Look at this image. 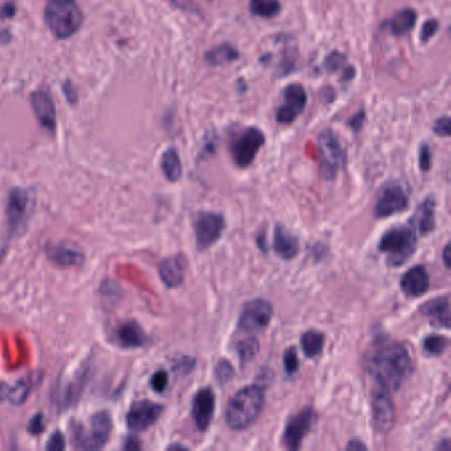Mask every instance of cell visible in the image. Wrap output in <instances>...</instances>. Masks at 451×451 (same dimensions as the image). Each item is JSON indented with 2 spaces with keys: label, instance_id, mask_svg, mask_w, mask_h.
I'll return each mask as SVG.
<instances>
[{
  "label": "cell",
  "instance_id": "obj_28",
  "mask_svg": "<svg viewBox=\"0 0 451 451\" xmlns=\"http://www.w3.org/2000/svg\"><path fill=\"white\" fill-rule=\"evenodd\" d=\"M239 57L240 52L235 46H232L230 44H221L205 53V61L212 67H217L223 64H230Z\"/></svg>",
  "mask_w": 451,
  "mask_h": 451
},
{
  "label": "cell",
  "instance_id": "obj_18",
  "mask_svg": "<svg viewBox=\"0 0 451 451\" xmlns=\"http://www.w3.org/2000/svg\"><path fill=\"white\" fill-rule=\"evenodd\" d=\"M31 103H32V109L36 114L39 122L42 124V126L45 127L49 131H55V128H56V109H55V103L52 101V97L46 92L39 90V92L32 93Z\"/></svg>",
  "mask_w": 451,
  "mask_h": 451
},
{
  "label": "cell",
  "instance_id": "obj_39",
  "mask_svg": "<svg viewBox=\"0 0 451 451\" xmlns=\"http://www.w3.org/2000/svg\"><path fill=\"white\" fill-rule=\"evenodd\" d=\"M438 29H439L438 20H436V19L426 20L423 23V28H421V42H427L430 39H433L436 36Z\"/></svg>",
  "mask_w": 451,
  "mask_h": 451
},
{
  "label": "cell",
  "instance_id": "obj_20",
  "mask_svg": "<svg viewBox=\"0 0 451 451\" xmlns=\"http://www.w3.org/2000/svg\"><path fill=\"white\" fill-rule=\"evenodd\" d=\"M430 287V277L423 266L409 269L401 278V290L410 298L421 296Z\"/></svg>",
  "mask_w": 451,
  "mask_h": 451
},
{
  "label": "cell",
  "instance_id": "obj_16",
  "mask_svg": "<svg viewBox=\"0 0 451 451\" xmlns=\"http://www.w3.org/2000/svg\"><path fill=\"white\" fill-rule=\"evenodd\" d=\"M216 407V395L211 388H203L192 400V417L200 432H207L211 426Z\"/></svg>",
  "mask_w": 451,
  "mask_h": 451
},
{
  "label": "cell",
  "instance_id": "obj_26",
  "mask_svg": "<svg viewBox=\"0 0 451 451\" xmlns=\"http://www.w3.org/2000/svg\"><path fill=\"white\" fill-rule=\"evenodd\" d=\"M33 385L35 384H33V379L32 377L17 381V382H15V384L10 385V386H6L4 385L3 388H0L1 398L10 401L11 404H15V405L23 404L27 400L29 393L32 392Z\"/></svg>",
  "mask_w": 451,
  "mask_h": 451
},
{
  "label": "cell",
  "instance_id": "obj_37",
  "mask_svg": "<svg viewBox=\"0 0 451 451\" xmlns=\"http://www.w3.org/2000/svg\"><path fill=\"white\" fill-rule=\"evenodd\" d=\"M167 384H169V375H167L166 371L160 369V371H158V372H155L153 375V377H151V386H153V389L155 392H158V393L164 392L166 388H167Z\"/></svg>",
  "mask_w": 451,
  "mask_h": 451
},
{
  "label": "cell",
  "instance_id": "obj_10",
  "mask_svg": "<svg viewBox=\"0 0 451 451\" xmlns=\"http://www.w3.org/2000/svg\"><path fill=\"white\" fill-rule=\"evenodd\" d=\"M273 318V306L266 299H253L245 303L239 319V328L253 334L268 327Z\"/></svg>",
  "mask_w": 451,
  "mask_h": 451
},
{
  "label": "cell",
  "instance_id": "obj_13",
  "mask_svg": "<svg viewBox=\"0 0 451 451\" xmlns=\"http://www.w3.org/2000/svg\"><path fill=\"white\" fill-rule=\"evenodd\" d=\"M372 414L375 426L380 433H389L395 426V404L389 392L379 386L372 395Z\"/></svg>",
  "mask_w": 451,
  "mask_h": 451
},
{
  "label": "cell",
  "instance_id": "obj_25",
  "mask_svg": "<svg viewBox=\"0 0 451 451\" xmlns=\"http://www.w3.org/2000/svg\"><path fill=\"white\" fill-rule=\"evenodd\" d=\"M46 254L53 264L62 268H76L85 262L84 253L67 246H52L46 250Z\"/></svg>",
  "mask_w": 451,
  "mask_h": 451
},
{
  "label": "cell",
  "instance_id": "obj_51",
  "mask_svg": "<svg viewBox=\"0 0 451 451\" xmlns=\"http://www.w3.org/2000/svg\"><path fill=\"white\" fill-rule=\"evenodd\" d=\"M169 450H171V449H183V450H188L187 448H184V446H180V445H173V446H169Z\"/></svg>",
  "mask_w": 451,
  "mask_h": 451
},
{
  "label": "cell",
  "instance_id": "obj_48",
  "mask_svg": "<svg viewBox=\"0 0 451 451\" xmlns=\"http://www.w3.org/2000/svg\"><path fill=\"white\" fill-rule=\"evenodd\" d=\"M355 74H356V71H355L353 67H346L343 77H341V81H351L355 77Z\"/></svg>",
  "mask_w": 451,
  "mask_h": 451
},
{
  "label": "cell",
  "instance_id": "obj_1",
  "mask_svg": "<svg viewBox=\"0 0 451 451\" xmlns=\"http://www.w3.org/2000/svg\"><path fill=\"white\" fill-rule=\"evenodd\" d=\"M366 367L377 386L388 392L401 388L411 373L413 363L408 350L389 339L377 340L366 356Z\"/></svg>",
  "mask_w": 451,
  "mask_h": 451
},
{
  "label": "cell",
  "instance_id": "obj_43",
  "mask_svg": "<svg viewBox=\"0 0 451 451\" xmlns=\"http://www.w3.org/2000/svg\"><path fill=\"white\" fill-rule=\"evenodd\" d=\"M171 4H173L175 7L183 10L185 12H194V14H198V7L195 4L194 0H169Z\"/></svg>",
  "mask_w": 451,
  "mask_h": 451
},
{
  "label": "cell",
  "instance_id": "obj_38",
  "mask_svg": "<svg viewBox=\"0 0 451 451\" xmlns=\"http://www.w3.org/2000/svg\"><path fill=\"white\" fill-rule=\"evenodd\" d=\"M418 163H420V169H423V172H427L432 169V148L427 143H423L420 147Z\"/></svg>",
  "mask_w": 451,
  "mask_h": 451
},
{
  "label": "cell",
  "instance_id": "obj_49",
  "mask_svg": "<svg viewBox=\"0 0 451 451\" xmlns=\"http://www.w3.org/2000/svg\"><path fill=\"white\" fill-rule=\"evenodd\" d=\"M450 244H448L443 249V262H445V266L448 269H450Z\"/></svg>",
  "mask_w": 451,
  "mask_h": 451
},
{
  "label": "cell",
  "instance_id": "obj_12",
  "mask_svg": "<svg viewBox=\"0 0 451 451\" xmlns=\"http://www.w3.org/2000/svg\"><path fill=\"white\" fill-rule=\"evenodd\" d=\"M316 421V413L311 408L300 410L293 416L284 427L283 433V446L289 450H298L303 439L312 429V425Z\"/></svg>",
  "mask_w": 451,
  "mask_h": 451
},
{
  "label": "cell",
  "instance_id": "obj_21",
  "mask_svg": "<svg viewBox=\"0 0 451 451\" xmlns=\"http://www.w3.org/2000/svg\"><path fill=\"white\" fill-rule=\"evenodd\" d=\"M273 249L280 258L290 261L299 253V241L287 228L277 226L274 229Z\"/></svg>",
  "mask_w": 451,
  "mask_h": 451
},
{
  "label": "cell",
  "instance_id": "obj_5",
  "mask_svg": "<svg viewBox=\"0 0 451 451\" xmlns=\"http://www.w3.org/2000/svg\"><path fill=\"white\" fill-rule=\"evenodd\" d=\"M321 169L327 180H334L347 163L346 150L331 130H325L319 135Z\"/></svg>",
  "mask_w": 451,
  "mask_h": 451
},
{
  "label": "cell",
  "instance_id": "obj_47",
  "mask_svg": "<svg viewBox=\"0 0 451 451\" xmlns=\"http://www.w3.org/2000/svg\"><path fill=\"white\" fill-rule=\"evenodd\" d=\"M347 450H367V446L357 439H353L347 445Z\"/></svg>",
  "mask_w": 451,
  "mask_h": 451
},
{
  "label": "cell",
  "instance_id": "obj_2",
  "mask_svg": "<svg viewBox=\"0 0 451 451\" xmlns=\"http://www.w3.org/2000/svg\"><path fill=\"white\" fill-rule=\"evenodd\" d=\"M265 405V388L249 385L232 397L226 411V425L233 430H245L253 425Z\"/></svg>",
  "mask_w": 451,
  "mask_h": 451
},
{
  "label": "cell",
  "instance_id": "obj_34",
  "mask_svg": "<svg viewBox=\"0 0 451 451\" xmlns=\"http://www.w3.org/2000/svg\"><path fill=\"white\" fill-rule=\"evenodd\" d=\"M216 379L220 384H226L228 381L232 380L233 375H235V369L230 366L229 361L226 360H220L216 366Z\"/></svg>",
  "mask_w": 451,
  "mask_h": 451
},
{
  "label": "cell",
  "instance_id": "obj_22",
  "mask_svg": "<svg viewBox=\"0 0 451 451\" xmlns=\"http://www.w3.org/2000/svg\"><path fill=\"white\" fill-rule=\"evenodd\" d=\"M184 271L185 262L182 255H172L159 264V275L169 289L179 287L184 282Z\"/></svg>",
  "mask_w": 451,
  "mask_h": 451
},
{
  "label": "cell",
  "instance_id": "obj_4",
  "mask_svg": "<svg viewBox=\"0 0 451 451\" xmlns=\"http://www.w3.org/2000/svg\"><path fill=\"white\" fill-rule=\"evenodd\" d=\"M44 16L48 28L57 39H69L84 22L83 11L74 0H49Z\"/></svg>",
  "mask_w": 451,
  "mask_h": 451
},
{
  "label": "cell",
  "instance_id": "obj_40",
  "mask_svg": "<svg viewBox=\"0 0 451 451\" xmlns=\"http://www.w3.org/2000/svg\"><path fill=\"white\" fill-rule=\"evenodd\" d=\"M46 450L52 451H61L65 449V437L62 436V433L60 432H56L55 434H52L46 446H45Z\"/></svg>",
  "mask_w": 451,
  "mask_h": 451
},
{
  "label": "cell",
  "instance_id": "obj_42",
  "mask_svg": "<svg viewBox=\"0 0 451 451\" xmlns=\"http://www.w3.org/2000/svg\"><path fill=\"white\" fill-rule=\"evenodd\" d=\"M45 429V423H44V417L42 414H36L28 425V432L33 436H39L42 434Z\"/></svg>",
  "mask_w": 451,
  "mask_h": 451
},
{
  "label": "cell",
  "instance_id": "obj_24",
  "mask_svg": "<svg viewBox=\"0 0 451 451\" xmlns=\"http://www.w3.org/2000/svg\"><path fill=\"white\" fill-rule=\"evenodd\" d=\"M117 338L121 346L126 348H138L147 343L146 332L137 322H126L117 331Z\"/></svg>",
  "mask_w": 451,
  "mask_h": 451
},
{
  "label": "cell",
  "instance_id": "obj_17",
  "mask_svg": "<svg viewBox=\"0 0 451 451\" xmlns=\"http://www.w3.org/2000/svg\"><path fill=\"white\" fill-rule=\"evenodd\" d=\"M420 312L433 325L449 330L451 325L450 299L449 296H439L426 302Z\"/></svg>",
  "mask_w": 451,
  "mask_h": 451
},
{
  "label": "cell",
  "instance_id": "obj_35",
  "mask_svg": "<svg viewBox=\"0 0 451 451\" xmlns=\"http://www.w3.org/2000/svg\"><path fill=\"white\" fill-rule=\"evenodd\" d=\"M283 364H284V369L289 375H293L298 371L299 367V360H298V355H296V347H290L284 351L283 355Z\"/></svg>",
  "mask_w": 451,
  "mask_h": 451
},
{
  "label": "cell",
  "instance_id": "obj_31",
  "mask_svg": "<svg viewBox=\"0 0 451 451\" xmlns=\"http://www.w3.org/2000/svg\"><path fill=\"white\" fill-rule=\"evenodd\" d=\"M237 353L240 357L241 364H246L252 361L257 353L259 352V343L258 339L250 337V338L244 339L237 344Z\"/></svg>",
  "mask_w": 451,
  "mask_h": 451
},
{
  "label": "cell",
  "instance_id": "obj_19",
  "mask_svg": "<svg viewBox=\"0 0 451 451\" xmlns=\"http://www.w3.org/2000/svg\"><path fill=\"white\" fill-rule=\"evenodd\" d=\"M410 226L421 236L430 235L436 228V200L427 196L414 212Z\"/></svg>",
  "mask_w": 451,
  "mask_h": 451
},
{
  "label": "cell",
  "instance_id": "obj_45",
  "mask_svg": "<svg viewBox=\"0 0 451 451\" xmlns=\"http://www.w3.org/2000/svg\"><path fill=\"white\" fill-rule=\"evenodd\" d=\"M15 11H16V8H15L14 3H6L0 10V16L1 17H12Z\"/></svg>",
  "mask_w": 451,
  "mask_h": 451
},
{
  "label": "cell",
  "instance_id": "obj_44",
  "mask_svg": "<svg viewBox=\"0 0 451 451\" xmlns=\"http://www.w3.org/2000/svg\"><path fill=\"white\" fill-rule=\"evenodd\" d=\"M64 93H65L67 99H69L71 103H74L77 101V90L69 81L64 84Z\"/></svg>",
  "mask_w": 451,
  "mask_h": 451
},
{
  "label": "cell",
  "instance_id": "obj_3",
  "mask_svg": "<svg viewBox=\"0 0 451 451\" xmlns=\"http://www.w3.org/2000/svg\"><path fill=\"white\" fill-rule=\"evenodd\" d=\"M417 242V232L413 226H393L382 235L379 250L385 255L391 268H400L416 253Z\"/></svg>",
  "mask_w": 451,
  "mask_h": 451
},
{
  "label": "cell",
  "instance_id": "obj_14",
  "mask_svg": "<svg viewBox=\"0 0 451 451\" xmlns=\"http://www.w3.org/2000/svg\"><path fill=\"white\" fill-rule=\"evenodd\" d=\"M163 405L155 404L148 400L138 401L131 405V408L127 413V426L131 430L135 432H143L153 426L163 413Z\"/></svg>",
  "mask_w": 451,
  "mask_h": 451
},
{
  "label": "cell",
  "instance_id": "obj_41",
  "mask_svg": "<svg viewBox=\"0 0 451 451\" xmlns=\"http://www.w3.org/2000/svg\"><path fill=\"white\" fill-rule=\"evenodd\" d=\"M366 119H367L366 110H360V112L355 114L352 118L348 121V126L351 127L355 133H359L364 127Z\"/></svg>",
  "mask_w": 451,
  "mask_h": 451
},
{
  "label": "cell",
  "instance_id": "obj_46",
  "mask_svg": "<svg viewBox=\"0 0 451 451\" xmlns=\"http://www.w3.org/2000/svg\"><path fill=\"white\" fill-rule=\"evenodd\" d=\"M126 450H139L141 449V443L137 438H127L124 446Z\"/></svg>",
  "mask_w": 451,
  "mask_h": 451
},
{
  "label": "cell",
  "instance_id": "obj_50",
  "mask_svg": "<svg viewBox=\"0 0 451 451\" xmlns=\"http://www.w3.org/2000/svg\"><path fill=\"white\" fill-rule=\"evenodd\" d=\"M436 449H441V450H445V451H449L450 450V442H449V439H445V441H442V443H439L438 445L437 448Z\"/></svg>",
  "mask_w": 451,
  "mask_h": 451
},
{
  "label": "cell",
  "instance_id": "obj_8",
  "mask_svg": "<svg viewBox=\"0 0 451 451\" xmlns=\"http://www.w3.org/2000/svg\"><path fill=\"white\" fill-rule=\"evenodd\" d=\"M409 198L405 188L397 182L385 184L377 195L375 204V217L385 219L408 208Z\"/></svg>",
  "mask_w": 451,
  "mask_h": 451
},
{
  "label": "cell",
  "instance_id": "obj_11",
  "mask_svg": "<svg viewBox=\"0 0 451 451\" xmlns=\"http://www.w3.org/2000/svg\"><path fill=\"white\" fill-rule=\"evenodd\" d=\"M307 105L306 89L300 84H290L283 90V105L275 113V119L281 125H291L303 113Z\"/></svg>",
  "mask_w": 451,
  "mask_h": 451
},
{
  "label": "cell",
  "instance_id": "obj_32",
  "mask_svg": "<svg viewBox=\"0 0 451 451\" xmlns=\"http://www.w3.org/2000/svg\"><path fill=\"white\" fill-rule=\"evenodd\" d=\"M448 346H449V340L445 337L429 335L427 338L423 339V351L432 356H441L446 351Z\"/></svg>",
  "mask_w": 451,
  "mask_h": 451
},
{
  "label": "cell",
  "instance_id": "obj_6",
  "mask_svg": "<svg viewBox=\"0 0 451 451\" xmlns=\"http://www.w3.org/2000/svg\"><path fill=\"white\" fill-rule=\"evenodd\" d=\"M90 432L85 434L83 427L78 426L77 430H73L74 445L85 450H99L102 449L112 434L113 423L108 411H99L90 420Z\"/></svg>",
  "mask_w": 451,
  "mask_h": 451
},
{
  "label": "cell",
  "instance_id": "obj_30",
  "mask_svg": "<svg viewBox=\"0 0 451 451\" xmlns=\"http://www.w3.org/2000/svg\"><path fill=\"white\" fill-rule=\"evenodd\" d=\"M249 10L254 16L270 19L281 12L280 0H250Z\"/></svg>",
  "mask_w": 451,
  "mask_h": 451
},
{
  "label": "cell",
  "instance_id": "obj_9",
  "mask_svg": "<svg viewBox=\"0 0 451 451\" xmlns=\"http://www.w3.org/2000/svg\"><path fill=\"white\" fill-rule=\"evenodd\" d=\"M194 229L198 248L207 249L220 240L226 229V219L216 212H198L194 219Z\"/></svg>",
  "mask_w": 451,
  "mask_h": 451
},
{
  "label": "cell",
  "instance_id": "obj_23",
  "mask_svg": "<svg viewBox=\"0 0 451 451\" xmlns=\"http://www.w3.org/2000/svg\"><path fill=\"white\" fill-rule=\"evenodd\" d=\"M416 23H417V12L411 8H404L393 15L385 23V27L388 28L391 35H393L395 37H402L414 28Z\"/></svg>",
  "mask_w": 451,
  "mask_h": 451
},
{
  "label": "cell",
  "instance_id": "obj_33",
  "mask_svg": "<svg viewBox=\"0 0 451 451\" xmlns=\"http://www.w3.org/2000/svg\"><path fill=\"white\" fill-rule=\"evenodd\" d=\"M347 56L341 52H331L328 56L325 57V69L330 73H335V71L344 69L347 65Z\"/></svg>",
  "mask_w": 451,
  "mask_h": 451
},
{
  "label": "cell",
  "instance_id": "obj_27",
  "mask_svg": "<svg viewBox=\"0 0 451 451\" xmlns=\"http://www.w3.org/2000/svg\"><path fill=\"white\" fill-rule=\"evenodd\" d=\"M160 164H162V169H163L164 176L167 178V180L171 183H175L182 178L183 166H182L180 156H179L178 151L175 148H169L163 154Z\"/></svg>",
  "mask_w": 451,
  "mask_h": 451
},
{
  "label": "cell",
  "instance_id": "obj_36",
  "mask_svg": "<svg viewBox=\"0 0 451 451\" xmlns=\"http://www.w3.org/2000/svg\"><path fill=\"white\" fill-rule=\"evenodd\" d=\"M433 131H434V134H436V135H438V137H442V138H449L451 134L450 117H448V115L439 117L437 121L434 122Z\"/></svg>",
  "mask_w": 451,
  "mask_h": 451
},
{
  "label": "cell",
  "instance_id": "obj_29",
  "mask_svg": "<svg viewBox=\"0 0 451 451\" xmlns=\"http://www.w3.org/2000/svg\"><path fill=\"white\" fill-rule=\"evenodd\" d=\"M325 335L319 331L315 330H310L307 332H305L300 338V344H302V350L303 353L309 357H316L321 353L323 352L325 348Z\"/></svg>",
  "mask_w": 451,
  "mask_h": 451
},
{
  "label": "cell",
  "instance_id": "obj_15",
  "mask_svg": "<svg viewBox=\"0 0 451 451\" xmlns=\"http://www.w3.org/2000/svg\"><path fill=\"white\" fill-rule=\"evenodd\" d=\"M29 195L22 188H15L10 192L7 201V220L12 233L20 232L26 224L29 212Z\"/></svg>",
  "mask_w": 451,
  "mask_h": 451
},
{
  "label": "cell",
  "instance_id": "obj_7",
  "mask_svg": "<svg viewBox=\"0 0 451 451\" xmlns=\"http://www.w3.org/2000/svg\"><path fill=\"white\" fill-rule=\"evenodd\" d=\"M264 144L265 134L258 127L245 128L229 147L235 164L240 169L249 167Z\"/></svg>",
  "mask_w": 451,
  "mask_h": 451
}]
</instances>
